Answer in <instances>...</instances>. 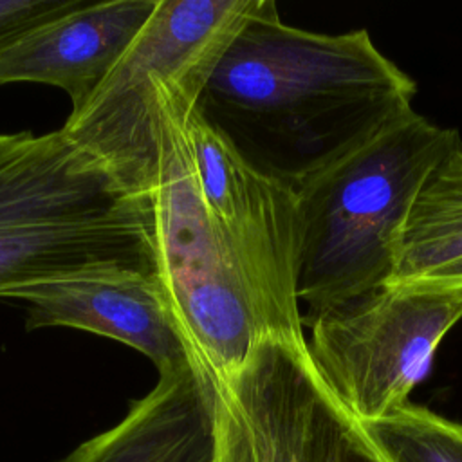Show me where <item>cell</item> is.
Returning <instances> with one entry per match:
<instances>
[{"mask_svg":"<svg viewBox=\"0 0 462 462\" xmlns=\"http://www.w3.org/2000/svg\"><path fill=\"white\" fill-rule=\"evenodd\" d=\"M422 278H435V280H442L448 283H462V260H457V262H453L428 276H422Z\"/></svg>","mask_w":462,"mask_h":462,"instance_id":"obj_15","label":"cell"},{"mask_svg":"<svg viewBox=\"0 0 462 462\" xmlns=\"http://www.w3.org/2000/svg\"><path fill=\"white\" fill-rule=\"evenodd\" d=\"M148 197L166 307L191 365L220 383L263 337L204 204L189 134Z\"/></svg>","mask_w":462,"mask_h":462,"instance_id":"obj_7","label":"cell"},{"mask_svg":"<svg viewBox=\"0 0 462 462\" xmlns=\"http://www.w3.org/2000/svg\"><path fill=\"white\" fill-rule=\"evenodd\" d=\"M462 260V143L431 173L406 220L392 282L428 276Z\"/></svg>","mask_w":462,"mask_h":462,"instance_id":"obj_12","label":"cell"},{"mask_svg":"<svg viewBox=\"0 0 462 462\" xmlns=\"http://www.w3.org/2000/svg\"><path fill=\"white\" fill-rule=\"evenodd\" d=\"M92 274H159L150 197L126 191L61 130L0 135V298Z\"/></svg>","mask_w":462,"mask_h":462,"instance_id":"obj_2","label":"cell"},{"mask_svg":"<svg viewBox=\"0 0 462 462\" xmlns=\"http://www.w3.org/2000/svg\"><path fill=\"white\" fill-rule=\"evenodd\" d=\"M88 4L90 0H0V51L25 32Z\"/></svg>","mask_w":462,"mask_h":462,"instance_id":"obj_14","label":"cell"},{"mask_svg":"<svg viewBox=\"0 0 462 462\" xmlns=\"http://www.w3.org/2000/svg\"><path fill=\"white\" fill-rule=\"evenodd\" d=\"M460 143L455 128L410 108L294 189L301 213L303 327L393 280L413 202Z\"/></svg>","mask_w":462,"mask_h":462,"instance_id":"obj_4","label":"cell"},{"mask_svg":"<svg viewBox=\"0 0 462 462\" xmlns=\"http://www.w3.org/2000/svg\"><path fill=\"white\" fill-rule=\"evenodd\" d=\"M361 424L388 462H462V424L424 406L406 402Z\"/></svg>","mask_w":462,"mask_h":462,"instance_id":"obj_13","label":"cell"},{"mask_svg":"<svg viewBox=\"0 0 462 462\" xmlns=\"http://www.w3.org/2000/svg\"><path fill=\"white\" fill-rule=\"evenodd\" d=\"M260 0H159L101 85L60 128L126 191L148 197L188 137L206 83Z\"/></svg>","mask_w":462,"mask_h":462,"instance_id":"obj_3","label":"cell"},{"mask_svg":"<svg viewBox=\"0 0 462 462\" xmlns=\"http://www.w3.org/2000/svg\"><path fill=\"white\" fill-rule=\"evenodd\" d=\"M189 141L204 204L262 337L305 341L298 296L301 213L296 191L251 166L199 110Z\"/></svg>","mask_w":462,"mask_h":462,"instance_id":"obj_8","label":"cell"},{"mask_svg":"<svg viewBox=\"0 0 462 462\" xmlns=\"http://www.w3.org/2000/svg\"><path fill=\"white\" fill-rule=\"evenodd\" d=\"M417 83L366 29L314 32L260 0L218 60L199 112L244 159L292 189L402 112Z\"/></svg>","mask_w":462,"mask_h":462,"instance_id":"obj_1","label":"cell"},{"mask_svg":"<svg viewBox=\"0 0 462 462\" xmlns=\"http://www.w3.org/2000/svg\"><path fill=\"white\" fill-rule=\"evenodd\" d=\"M4 298L29 301L27 330L61 325L117 339L152 359L159 375L191 365L157 276H76L25 285Z\"/></svg>","mask_w":462,"mask_h":462,"instance_id":"obj_9","label":"cell"},{"mask_svg":"<svg viewBox=\"0 0 462 462\" xmlns=\"http://www.w3.org/2000/svg\"><path fill=\"white\" fill-rule=\"evenodd\" d=\"M217 383L188 365L166 375L110 430L58 462H215Z\"/></svg>","mask_w":462,"mask_h":462,"instance_id":"obj_11","label":"cell"},{"mask_svg":"<svg viewBox=\"0 0 462 462\" xmlns=\"http://www.w3.org/2000/svg\"><path fill=\"white\" fill-rule=\"evenodd\" d=\"M159 0H90L0 51V85L45 83L65 90L78 110L114 69Z\"/></svg>","mask_w":462,"mask_h":462,"instance_id":"obj_10","label":"cell"},{"mask_svg":"<svg viewBox=\"0 0 462 462\" xmlns=\"http://www.w3.org/2000/svg\"><path fill=\"white\" fill-rule=\"evenodd\" d=\"M217 390L215 462H388L327 386L307 341L260 339Z\"/></svg>","mask_w":462,"mask_h":462,"instance_id":"obj_6","label":"cell"},{"mask_svg":"<svg viewBox=\"0 0 462 462\" xmlns=\"http://www.w3.org/2000/svg\"><path fill=\"white\" fill-rule=\"evenodd\" d=\"M460 319L462 283L388 282L314 316L307 348L339 402L366 422L408 402Z\"/></svg>","mask_w":462,"mask_h":462,"instance_id":"obj_5","label":"cell"}]
</instances>
